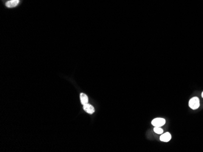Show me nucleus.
Segmentation results:
<instances>
[{"label": "nucleus", "mask_w": 203, "mask_h": 152, "mask_svg": "<svg viewBox=\"0 0 203 152\" xmlns=\"http://www.w3.org/2000/svg\"><path fill=\"white\" fill-rule=\"evenodd\" d=\"M165 124V119L162 118H155L151 121V124L154 127H161Z\"/></svg>", "instance_id": "obj_2"}, {"label": "nucleus", "mask_w": 203, "mask_h": 152, "mask_svg": "<svg viewBox=\"0 0 203 152\" xmlns=\"http://www.w3.org/2000/svg\"><path fill=\"white\" fill-rule=\"evenodd\" d=\"M171 139V135L169 132L163 133L160 136V140L163 142H169Z\"/></svg>", "instance_id": "obj_4"}, {"label": "nucleus", "mask_w": 203, "mask_h": 152, "mask_svg": "<svg viewBox=\"0 0 203 152\" xmlns=\"http://www.w3.org/2000/svg\"><path fill=\"white\" fill-rule=\"evenodd\" d=\"M189 107L193 110H196L200 106V99L198 97H194V98H191L189 101Z\"/></svg>", "instance_id": "obj_1"}, {"label": "nucleus", "mask_w": 203, "mask_h": 152, "mask_svg": "<svg viewBox=\"0 0 203 152\" xmlns=\"http://www.w3.org/2000/svg\"><path fill=\"white\" fill-rule=\"evenodd\" d=\"M201 96H202V98H203V91L202 92V94H201Z\"/></svg>", "instance_id": "obj_8"}, {"label": "nucleus", "mask_w": 203, "mask_h": 152, "mask_svg": "<svg viewBox=\"0 0 203 152\" xmlns=\"http://www.w3.org/2000/svg\"><path fill=\"white\" fill-rule=\"evenodd\" d=\"M80 98L82 104H83V106L88 104V98L87 95L85 93H81L80 95Z\"/></svg>", "instance_id": "obj_6"}, {"label": "nucleus", "mask_w": 203, "mask_h": 152, "mask_svg": "<svg viewBox=\"0 0 203 152\" xmlns=\"http://www.w3.org/2000/svg\"><path fill=\"white\" fill-rule=\"evenodd\" d=\"M154 132H155L157 134H163V128H161L160 127H154Z\"/></svg>", "instance_id": "obj_7"}, {"label": "nucleus", "mask_w": 203, "mask_h": 152, "mask_svg": "<svg viewBox=\"0 0 203 152\" xmlns=\"http://www.w3.org/2000/svg\"><path fill=\"white\" fill-rule=\"evenodd\" d=\"M19 0H9L6 3L5 5L7 8H13L19 4Z\"/></svg>", "instance_id": "obj_3"}, {"label": "nucleus", "mask_w": 203, "mask_h": 152, "mask_svg": "<svg viewBox=\"0 0 203 152\" xmlns=\"http://www.w3.org/2000/svg\"><path fill=\"white\" fill-rule=\"evenodd\" d=\"M83 109L86 112H87L88 113H89V114L94 113V111H95L94 107L93 106H91V105L89 104H87L84 105Z\"/></svg>", "instance_id": "obj_5"}]
</instances>
